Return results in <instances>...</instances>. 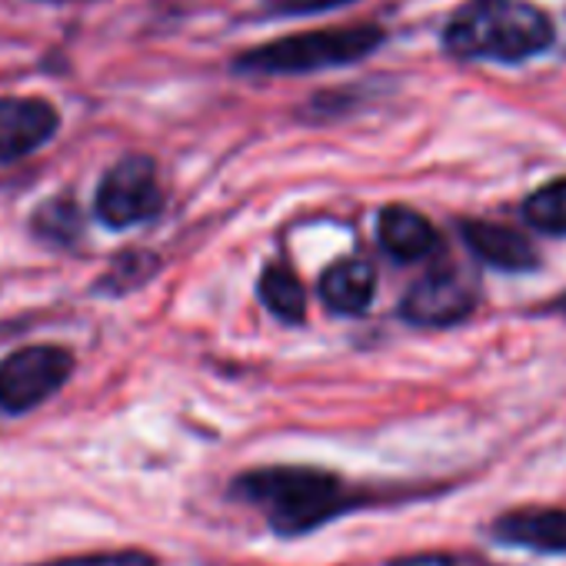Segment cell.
<instances>
[{"mask_svg": "<svg viewBox=\"0 0 566 566\" xmlns=\"http://www.w3.org/2000/svg\"><path fill=\"white\" fill-rule=\"evenodd\" d=\"M227 496L256 510L266 530L280 539H301L344 516L407 500L403 490L384 493L380 486H367L311 463L250 467L227 483Z\"/></svg>", "mask_w": 566, "mask_h": 566, "instance_id": "1", "label": "cell"}, {"mask_svg": "<svg viewBox=\"0 0 566 566\" xmlns=\"http://www.w3.org/2000/svg\"><path fill=\"white\" fill-rule=\"evenodd\" d=\"M553 44L549 14L526 0H470L443 28V51L457 61L520 64Z\"/></svg>", "mask_w": 566, "mask_h": 566, "instance_id": "2", "label": "cell"}, {"mask_svg": "<svg viewBox=\"0 0 566 566\" xmlns=\"http://www.w3.org/2000/svg\"><path fill=\"white\" fill-rule=\"evenodd\" d=\"M384 44L380 28H331L297 38H280L270 44H260L253 51H243L233 61L237 74H263V77H283V74H314L331 67H347L364 61Z\"/></svg>", "mask_w": 566, "mask_h": 566, "instance_id": "3", "label": "cell"}, {"mask_svg": "<svg viewBox=\"0 0 566 566\" xmlns=\"http://www.w3.org/2000/svg\"><path fill=\"white\" fill-rule=\"evenodd\" d=\"M77 370L61 344H31L0 360V417H24L57 397Z\"/></svg>", "mask_w": 566, "mask_h": 566, "instance_id": "4", "label": "cell"}, {"mask_svg": "<svg viewBox=\"0 0 566 566\" xmlns=\"http://www.w3.org/2000/svg\"><path fill=\"white\" fill-rule=\"evenodd\" d=\"M164 210V190L157 180V164L147 154L120 157L97 184L94 217L107 230H130L154 220Z\"/></svg>", "mask_w": 566, "mask_h": 566, "instance_id": "5", "label": "cell"}, {"mask_svg": "<svg viewBox=\"0 0 566 566\" xmlns=\"http://www.w3.org/2000/svg\"><path fill=\"white\" fill-rule=\"evenodd\" d=\"M486 536L506 549L566 556V506H510L486 523Z\"/></svg>", "mask_w": 566, "mask_h": 566, "instance_id": "6", "label": "cell"}, {"mask_svg": "<svg viewBox=\"0 0 566 566\" xmlns=\"http://www.w3.org/2000/svg\"><path fill=\"white\" fill-rule=\"evenodd\" d=\"M473 311H476L473 287L450 270H437L417 280L400 304V317L413 327H453L467 321Z\"/></svg>", "mask_w": 566, "mask_h": 566, "instance_id": "7", "label": "cell"}, {"mask_svg": "<svg viewBox=\"0 0 566 566\" xmlns=\"http://www.w3.org/2000/svg\"><path fill=\"white\" fill-rule=\"evenodd\" d=\"M61 130V111L48 97H0V164H14L51 144Z\"/></svg>", "mask_w": 566, "mask_h": 566, "instance_id": "8", "label": "cell"}, {"mask_svg": "<svg viewBox=\"0 0 566 566\" xmlns=\"http://www.w3.org/2000/svg\"><path fill=\"white\" fill-rule=\"evenodd\" d=\"M377 237H380V247L400 260V263H417V260H427L440 250V233L437 227L410 210V207H384L380 217H377Z\"/></svg>", "mask_w": 566, "mask_h": 566, "instance_id": "9", "label": "cell"}, {"mask_svg": "<svg viewBox=\"0 0 566 566\" xmlns=\"http://www.w3.org/2000/svg\"><path fill=\"white\" fill-rule=\"evenodd\" d=\"M463 243L490 266L500 270H533L539 263V253L533 250V243L526 237H520L516 230L503 227V223H490V220H463L460 223Z\"/></svg>", "mask_w": 566, "mask_h": 566, "instance_id": "10", "label": "cell"}, {"mask_svg": "<svg viewBox=\"0 0 566 566\" xmlns=\"http://www.w3.org/2000/svg\"><path fill=\"white\" fill-rule=\"evenodd\" d=\"M374 291H377V273L360 256L337 260L321 280V297H324L327 311L347 314V317L364 314L374 304Z\"/></svg>", "mask_w": 566, "mask_h": 566, "instance_id": "11", "label": "cell"}, {"mask_svg": "<svg viewBox=\"0 0 566 566\" xmlns=\"http://www.w3.org/2000/svg\"><path fill=\"white\" fill-rule=\"evenodd\" d=\"M28 230L38 243L61 247V250L77 247L84 237V213H81L74 193L64 190V193H54L44 203H38L28 220Z\"/></svg>", "mask_w": 566, "mask_h": 566, "instance_id": "12", "label": "cell"}, {"mask_svg": "<svg viewBox=\"0 0 566 566\" xmlns=\"http://www.w3.org/2000/svg\"><path fill=\"white\" fill-rule=\"evenodd\" d=\"M256 294L263 301V307L287 321V324H301L307 317V294H304V283L287 270V266H266L260 273L256 283Z\"/></svg>", "mask_w": 566, "mask_h": 566, "instance_id": "13", "label": "cell"}, {"mask_svg": "<svg viewBox=\"0 0 566 566\" xmlns=\"http://www.w3.org/2000/svg\"><path fill=\"white\" fill-rule=\"evenodd\" d=\"M160 260L150 253V250H124L111 260L107 273L94 283V294H104V297H124L157 273Z\"/></svg>", "mask_w": 566, "mask_h": 566, "instance_id": "14", "label": "cell"}, {"mask_svg": "<svg viewBox=\"0 0 566 566\" xmlns=\"http://www.w3.org/2000/svg\"><path fill=\"white\" fill-rule=\"evenodd\" d=\"M523 220L539 233L563 237L566 233V177L543 184L523 200Z\"/></svg>", "mask_w": 566, "mask_h": 566, "instance_id": "15", "label": "cell"}, {"mask_svg": "<svg viewBox=\"0 0 566 566\" xmlns=\"http://www.w3.org/2000/svg\"><path fill=\"white\" fill-rule=\"evenodd\" d=\"M31 566H160V559L147 549L127 546V549H101V553H77V556H57L41 559Z\"/></svg>", "mask_w": 566, "mask_h": 566, "instance_id": "16", "label": "cell"}, {"mask_svg": "<svg viewBox=\"0 0 566 566\" xmlns=\"http://www.w3.org/2000/svg\"><path fill=\"white\" fill-rule=\"evenodd\" d=\"M384 566H496V563L486 553H473V549H427V553L394 556Z\"/></svg>", "mask_w": 566, "mask_h": 566, "instance_id": "17", "label": "cell"}, {"mask_svg": "<svg viewBox=\"0 0 566 566\" xmlns=\"http://www.w3.org/2000/svg\"><path fill=\"white\" fill-rule=\"evenodd\" d=\"M344 4H354V0H266V8L273 14H321V11H334V8H344Z\"/></svg>", "mask_w": 566, "mask_h": 566, "instance_id": "18", "label": "cell"}, {"mask_svg": "<svg viewBox=\"0 0 566 566\" xmlns=\"http://www.w3.org/2000/svg\"><path fill=\"white\" fill-rule=\"evenodd\" d=\"M553 311H556L559 317H566V294H559V297H556V304H553Z\"/></svg>", "mask_w": 566, "mask_h": 566, "instance_id": "19", "label": "cell"}, {"mask_svg": "<svg viewBox=\"0 0 566 566\" xmlns=\"http://www.w3.org/2000/svg\"><path fill=\"white\" fill-rule=\"evenodd\" d=\"M41 4H67V0H41Z\"/></svg>", "mask_w": 566, "mask_h": 566, "instance_id": "20", "label": "cell"}]
</instances>
